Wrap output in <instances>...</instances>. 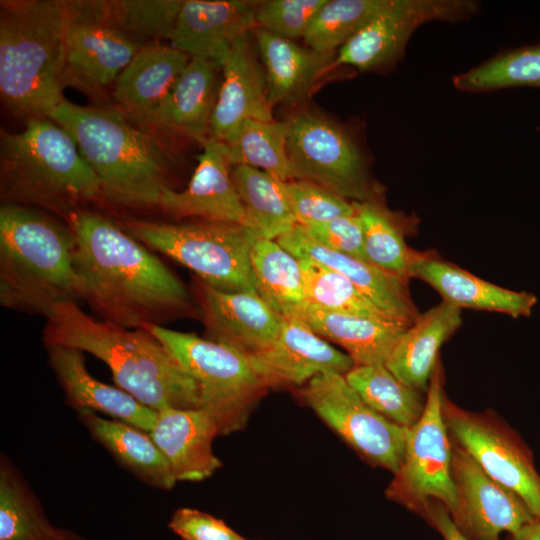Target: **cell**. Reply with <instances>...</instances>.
<instances>
[{
  "mask_svg": "<svg viewBox=\"0 0 540 540\" xmlns=\"http://www.w3.org/2000/svg\"><path fill=\"white\" fill-rule=\"evenodd\" d=\"M64 219L73 236L83 300L102 320L139 329L163 326L190 311L184 283L117 221L87 208Z\"/></svg>",
  "mask_w": 540,
  "mask_h": 540,
  "instance_id": "6da1fadb",
  "label": "cell"
},
{
  "mask_svg": "<svg viewBox=\"0 0 540 540\" xmlns=\"http://www.w3.org/2000/svg\"><path fill=\"white\" fill-rule=\"evenodd\" d=\"M42 340L44 346L71 347L100 359L117 387L153 410L201 406L197 382L144 328L127 329L96 319L77 302L66 301L46 317Z\"/></svg>",
  "mask_w": 540,
  "mask_h": 540,
  "instance_id": "7a4b0ae2",
  "label": "cell"
},
{
  "mask_svg": "<svg viewBox=\"0 0 540 540\" xmlns=\"http://www.w3.org/2000/svg\"><path fill=\"white\" fill-rule=\"evenodd\" d=\"M48 117L75 140L99 180L103 201L133 210L159 208L172 189V158L154 133L116 106H81L65 99Z\"/></svg>",
  "mask_w": 540,
  "mask_h": 540,
  "instance_id": "3957f363",
  "label": "cell"
},
{
  "mask_svg": "<svg viewBox=\"0 0 540 540\" xmlns=\"http://www.w3.org/2000/svg\"><path fill=\"white\" fill-rule=\"evenodd\" d=\"M65 223L36 208L0 207V304L45 318L59 303L83 300Z\"/></svg>",
  "mask_w": 540,
  "mask_h": 540,
  "instance_id": "277c9868",
  "label": "cell"
},
{
  "mask_svg": "<svg viewBox=\"0 0 540 540\" xmlns=\"http://www.w3.org/2000/svg\"><path fill=\"white\" fill-rule=\"evenodd\" d=\"M0 194L4 203L62 215L103 201L99 180L73 137L49 117L0 136Z\"/></svg>",
  "mask_w": 540,
  "mask_h": 540,
  "instance_id": "5b68a950",
  "label": "cell"
},
{
  "mask_svg": "<svg viewBox=\"0 0 540 540\" xmlns=\"http://www.w3.org/2000/svg\"><path fill=\"white\" fill-rule=\"evenodd\" d=\"M63 0L0 1V96L12 113L48 117L64 100Z\"/></svg>",
  "mask_w": 540,
  "mask_h": 540,
  "instance_id": "8992f818",
  "label": "cell"
},
{
  "mask_svg": "<svg viewBox=\"0 0 540 540\" xmlns=\"http://www.w3.org/2000/svg\"><path fill=\"white\" fill-rule=\"evenodd\" d=\"M117 223L149 249L174 259L216 289L257 292L250 262L256 238L244 225L207 220L170 223L135 218Z\"/></svg>",
  "mask_w": 540,
  "mask_h": 540,
  "instance_id": "52a82bcc",
  "label": "cell"
},
{
  "mask_svg": "<svg viewBox=\"0 0 540 540\" xmlns=\"http://www.w3.org/2000/svg\"><path fill=\"white\" fill-rule=\"evenodd\" d=\"M153 334L200 389L201 406L219 435L241 430L268 389L249 357L227 344L164 326L144 327Z\"/></svg>",
  "mask_w": 540,
  "mask_h": 540,
  "instance_id": "ba28073f",
  "label": "cell"
},
{
  "mask_svg": "<svg viewBox=\"0 0 540 540\" xmlns=\"http://www.w3.org/2000/svg\"><path fill=\"white\" fill-rule=\"evenodd\" d=\"M443 374L440 361L431 375L425 408L420 419L407 428L403 461L386 489V497L423 515L430 500L456 506L452 477V441L442 413Z\"/></svg>",
  "mask_w": 540,
  "mask_h": 540,
  "instance_id": "9c48e42d",
  "label": "cell"
},
{
  "mask_svg": "<svg viewBox=\"0 0 540 540\" xmlns=\"http://www.w3.org/2000/svg\"><path fill=\"white\" fill-rule=\"evenodd\" d=\"M286 122V148L297 179L351 201L378 198L365 158L342 126L314 110L299 111Z\"/></svg>",
  "mask_w": 540,
  "mask_h": 540,
  "instance_id": "30bf717a",
  "label": "cell"
},
{
  "mask_svg": "<svg viewBox=\"0 0 540 540\" xmlns=\"http://www.w3.org/2000/svg\"><path fill=\"white\" fill-rule=\"evenodd\" d=\"M63 84L91 96L115 84L141 44L112 19L107 1H65Z\"/></svg>",
  "mask_w": 540,
  "mask_h": 540,
  "instance_id": "8fae6325",
  "label": "cell"
},
{
  "mask_svg": "<svg viewBox=\"0 0 540 540\" xmlns=\"http://www.w3.org/2000/svg\"><path fill=\"white\" fill-rule=\"evenodd\" d=\"M300 399L368 463L391 471L404 456L407 428L369 407L344 375L322 373L298 390Z\"/></svg>",
  "mask_w": 540,
  "mask_h": 540,
  "instance_id": "7c38bea8",
  "label": "cell"
},
{
  "mask_svg": "<svg viewBox=\"0 0 540 540\" xmlns=\"http://www.w3.org/2000/svg\"><path fill=\"white\" fill-rule=\"evenodd\" d=\"M442 413L450 438L490 477L517 493L540 519V475L519 435L495 415L462 409L445 394Z\"/></svg>",
  "mask_w": 540,
  "mask_h": 540,
  "instance_id": "4fadbf2b",
  "label": "cell"
},
{
  "mask_svg": "<svg viewBox=\"0 0 540 540\" xmlns=\"http://www.w3.org/2000/svg\"><path fill=\"white\" fill-rule=\"evenodd\" d=\"M470 0H389L336 53L332 69L349 66L359 71L393 67L421 25L431 21H458L478 11Z\"/></svg>",
  "mask_w": 540,
  "mask_h": 540,
  "instance_id": "5bb4252c",
  "label": "cell"
},
{
  "mask_svg": "<svg viewBox=\"0 0 540 540\" xmlns=\"http://www.w3.org/2000/svg\"><path fill=\"white\" fill-rule=\"evenodd\" d=\"M452 477L457 501L449 512L457 529L468 540H501L511 536L536 516L514 491L490 477L452 439Z\"/></svg>",
  "mask_w": 540,
  "mask_h": 540,
  "instance_id": "9a60e30c",
  "label": "cell"
},
{
  "mask_svg": "<svg viewBox=\"0 0 540 540\" xmlns=\"http://www.w3.org/2000/svg\"><path fill=\"white\" fill-rule=\"evenodd\" d=\"M249 359L267 388L303 386L319 374L345 375L355 366L347 353L334 348L294 315L281 316L274 343Z\"/></svg>",
  "mask_w": 540,
  "mask_h": 540,
  "instance_id": "2e32d148",
  "label": "cell"
},
{
  "mask_svg": "<svg viewBox=\"0 0 540 540\" xmlns=\"http://www.w3.org/2000/svg\"><path fill=\"white\" fill-rule=\"evenodd\" d=\"M197 293L207 339L248 357L265 351L276 340L281 316L257 292H226L198 279Z\"/></svg>",
  "mask_w": 540,
  "mask_h": 540,
  "instance_id": "e0dca14e",
  "label": "cell"
},
{
  "mask_svg": "<svg viewBox=\"0 0 540 540\" xmlns=\"http://www.w3.org/2000/svg\"><path fill=\"white\" fill-rule=\"evenodd\" d=\"M258 1L184 0L170 44L220 68L234 43L255 29Z\"/></svg>",
  "mask_w": 540,
  "mask_h": 540,
  "instance_id": "ac0fdd59",
  "label": "cell"
},
{
  "mask_svg": "<svg viewBox=\"0 0 540 540\" xmlns=\"http://www.w3.org/2000/svg\"><path fill=\"white\" fill-rule=\"evenodd\" d=\"M198 164L183 190L168 189L159 208L176 218L244 225L245 211L231 177V164L223 142L208 138Z\"/></svg>",
  "mask_w": 540,
  "mask_h": 540,
  "instance_id": "d6986e66",
  "label": "cell"
},
{
  "mask_svg": "<svg viewBox=\"0 0 540 540\" xmlns=\"http://www.w3.org/2000/svg\"><path fill=\"white\" fill-rule=\"evenodd\" d=\"M276 241L299 260H310L346 277L364 296L396 321L411 326L418 318L407 283L374 264L331 250L295 225Z\"/></svg>",
  "mask_w": 540,
  "mask_h": 540,
  "instance_id": "ffe728a7",
  "label": "cell"
},
{
  "mask_svg": "<svg viewBox=\"0 0 540 540\" xmlns=\"http://www.w3.org/2000/svg\"><path fill=\"white\" fill-rule=\"evenodd\" d=\"M48 363L62 388L66 403L76 412L91 410L150 432L158 411L142 404L119 387L94 378L83 352L71 347L45 346Z\"/></svg>",
  "mask_w": 540,
  "mask_h": 540,
  "instance_id": "44dd1931",
  "label": "cell"
},
{
  "mask_svg": "<svg viewBox=\"0 0 540 540\" xmlns=\"http://www.w3.org/2000/svg\"><path fill=\"white\" fill-rule=\"evenodd\" d=\"M220 70L212 61L190 58L163 102L136 124L152 133L185 136L203 144L209 138Z\"/></svg>",
  "mask_w": 540,
  "mask_h": 540,
  "instance_id": "7402d4cb",
  "label": "cell"
},
{
  "mask_svg": "<svg viewBox=\"0 0 540 540\" xmlns=\"http://www.w3.org/2000/svg\"><path fill=\"white\" fill-rule=\"evenodd\" d=\"M410 277L426 282L443 301L460 309L492 311L518 318L530 316L537 303L532 293L490 283L431 252H414Z\"/></svg>",
  "mask_w": 540,
  "mask_h": 540,
  "instance_id": "603a6c76",
  "label": "cell"
},
{
  "mask_svg": "<svg viewBox=\"0 0 540 540\" xmlns=\"http://www.w3.org/2000/svg\"><path fill=\"white\" fill-rule=\"evenodd\" d=\"M178 481L198 482L222 466L212 444L218 428L202 409L165 408L149 432Z\"/></svg>",
  "mask_w": 540,
  "mask_h": 540,
  "instance_id": "cb8c5ba5",
  "label": "cell"
},
{
  "mask_svg": "<svg viewBox=\"0 0 540 540\" xmlns=\"http://www.w3.org/2000/svg\"><path fill=\"white\" fill-rule=\"evenodd\" d=\"M247 36L234 43L221 66L222 81L209 131V138L221 142L245 119L273 121L263 68Z\"/></svg>",
  "mask_w": 540,
  "mask_h": 540,
  "instance_id": "d4e9b609",
  "label": "cell"
},
{
  "mask_svg": "<svg viewBox=\"0 0 540 540\" xmlns=\"http://www.w3.org/2000/svg\"><path fill=\"white\" fill-rule=\"evenodd\" d=\"M189 61L171 44H142L114 84L116 107L138 123L163 102Z\"/></svg>",
  "mask_w": 540,
  "mask_h": 540,
  "instance_id": "484cf974",
  "label": "cell"
},
{
  "mask_svg": "<svg viewBox=\"0 0 540 540\" xmlns=\"http://www.w3.org/2000/svg\"><path fill=\"white\" fill-rule=\"evenodd\" d=\"M252 32L272 108L305 101L318 79L332 69L337 52L320 53L258 27Z\"/></svg>",
  "mask_w": 540,
  "mask_h": 540,
  "instance_id": "4316f807",
  "label": "cell"
},
{
  "mask_svg": "<svg viewBox=\"0 0 540 540\" xmlns=\"http://www.w3.org/2000/svg\"><path fill=\"white\" fill-rule=\"evenodd\" d=\"M294 316L301 318L321 338L345 349L355 366L385 365L409 327L393 320L326 310L309 302Z\"/></svg>",
  "mask_w": 540,
  "mask_h": 540,
  "instance_id": "83f0119b",
  "label": "cell"
},
{
  "mask_svg": "<svg viewBox=\"0 0 540 540\" xmlns=\"http://www.w3.org/2000/svg\"><path fill=\"white\" fill-rule=\"evenodd\" d=\"M461 323V309L442 301L405 330L385 366L405 385L427 393L439 350Z\"/></svg>",
  "mask_w": 540,
  "mask_h": 540,
  "instance_id": "f1b7e54d",
  "label": "cell"
},
{
  "mask_svg": "<svg viewBox=\"0 0 540 540\" xmlns=\"http://www.w3.org/2000/svg\"><path fill=\"white\" fill-rule=\"evenodd\" d=\"M77 415L91 437L140 481L161 490L175 486L168 461L148 432L91 410L77 411Z\"/></svg>",
  "mask_w": 540,
  "mask_h": 540,
  "instance_id": "f546056e",
  "label": "cell"
},
{
  "mask_svg": "<svg viewBox=\"0 0 540 540\" xmlns=\"http://www.w3.org/2000/svg\"><path fill=\"white\" fill-rule=\"evenodd\" d=\"M231 177L244 207V226L256 239L276 240L297 225L283 181L246 165L232 166Z\"/></svg>",
  "mask_w": 540,
  "mask_h": 540,
  "instance_id": "4dcf8cb0",
  "label": "cell"
},
{
  "mask_svg": "<svg viewBox=\"0 0 540 540\" xmlns=\"http://www.w3.org/2000/svg\"><path fill=\"white\" fill-rule=\"evenodd\" d=\"M0 540H64L22 472L0 456Z\"/></svg>",
  "mask_w": 540,
  "mask_h": 540,
  "instance_id": "1f68e13d",
  "label": "cell"
},
{
  "mask_svg": "<svg viewBox=\"0 0 540 540\" xmlns=\"http://www.w3.org/2000/svg\"><path fill=\"white\" fill-rule=\"evenodd\" d=\"M250 262L257 293L278 315H294L307 302L300 262L276 240L256 239Z\"/></svg>",
  "mask_w": 540,
  "mask_h": 540,
  "instance_id": "d6a6232c",
  "label": "cell"
},
{
  "mask_svg": "<svg viewBox=\"0 0 540 540\" xmlns=\"http://www.w3.org/2000/svg\"><path fill=\"white\" fill-rule=\"evenodd\" d=\"M286 121L243 120L222 141L231 166L266 171L283 182L297 179L287 153Z\"/></svg>",
  "mask_w": 540,
  "mask_h": 540,
  "instance_id": "836d02e7",
  "label": "cell"
},
{
  "mask_svg": "<svg viewBox=\"0 0 540 540\" xmlns=\"http://www.w3.org/2000/svg\"><path fill=\"white\" fill-rule=\"evenodd\" d=\"M344 376L369 407L396 425L410 428L423 414L426 397L398 380L385 365H356Z\"/></svg>",
  "mask_w": 540,
  "mask_h": 540,
  "instance_id": "e575fe53",
  "label": "cell"
},
{
  "mask_svg": "<svg viewBox=\"0 0 540 540\" xmlns=\"http://www.w3.org/2000/svg\"><path fill=\"white\" fill-rule=\"evenodd\" d=\"M352 203L362 224L367 261L408 284L415 251L404 240L400 220L378 198Z\"/></svg>",
  "mask_w": 540,
  "mask_h": 540,
  "instance_id": "d590c367",
  "label": "cell"
},
{
  "mask_svg": "<svg viewBox=\"0 0 540 540\" xmlns=\"http://www.w3.org/2000/svg\"><path fill=\"white\" fill-rule=\"evenodd\" d=\"M463 92H491L510 87H540V44L502 53L453 78Z\"/></svg>",
  "mask_w": 540,
  "mask_h": 540,
  "instance_id": "8d00e7d4",
  "label": "cell"
},
{
  "mask_svg": "<svg viewBox=\"0 0 540 540\" xmlns=\"http://www.w3.org/2000/svg\"><path fill=\"white\" fill-rule=\"evenodd\" d=\"M389 0H326L315 14L303 40L320 53H336Z\"/></svg>",
  "mask_w": 540,
  "mask_h": 540,
  "instance_id": "74e56055",
  "label": "cell"
},
{
  "mask_svg": "<svg viewBox=\"0 0 540 540\" xmlns=\"http://www.w3.org/2000/svg\"><path fill=\"white\" fill-rule=\"evenodd\" d=\"M299 262L307 302L326 310L396 321L340 273L310 260Z\"/></svg>",
  "mask_w": 540,
  "mask_h": 540,
  "instance_id": "f35d334b",
  "label": "cell"
},
{
  "mask_svg": "<svg viewBox=\"0 0 540 540\" xmlns=\"http://www.w3.org/2000/svg\"><path fill=\"white\" fill-rule=\"evenodd\" d=\"M184 0L107 1L114 22L137 42L171 40ZM141 44V43H140Z\"/></svg>",
  "mask_w": 540,
  "mask_h": 540,
  "instance_id": "ab89813d",
  "label": "cell"
},
{
  "mask_svg": "<svg viewBox=\"0 0 540 540\" xmlns=\"http://www.w3.org/2000/svg\"><path fill=\"white\" fill-rule=\"evenodd\" d=\"M297 224L311 225L355 213L352 201L314 182L295 179L283 182Z\"/></svg>",
  "mask_w": 540,
  "mask_h": 540,
  "instance_id": "60d3db41",
  "label": "cell"
},
{
  "mask_svg": "<svg viewBox=\"0 0 540 540\" xmlns=\"http://www.w3.org/2000/svg\"><path fill=\"white\" fill-rule=\"evenodd\" d=\"M325 1H258L255 14L256 26L290 40L304 38L315 14Z\"/></svg>",
  "mask_w": 540,
  "mask_h": 540,
  "instance_id": "b9f144b4",
  "label": "cell"
},
{
  "mask_svg": "<svg viewBox=\"0 0 540 540\" xmlns=\"http://www.w3.org/2000/svg\"><path fill=\"white\" fill-rule=\"evenodd\" d=\"M301 226L307 234L325 247L367 261L363 228L356 211L354 214L326 222Z\"/></svg>",
  "mask_w": 540,
  "mask_h": 540,
  "instance_id": "7bdbcfd3",
  "label": "cell"
},
{
  "mask_svg": "<svg viewBox=\"0 0 540 540\" xmlns=\"http://www.w3.org/2000/svg\"><path fill=\"white\" fill-rule=\"evenodd\" d=\"M168 528L181 540H246L222 519L190 507L175 510Z\"/></svg>",
  "mask_w": 540,
  "mask_h": 540,
  "instance_id": "ee69618b",
  "label": "cell"
},
{
  "mask_svg": "<svg viewBox=\"0 0 540 540\" xmlns=\"http://www.w3.org/2000/svg\"><path fill=\"white\" fill-rule=\"evenodd\" d=\"M422 517L441 534L444 540H468L457 529L448 509L441 502L430 500Z\"/></svg>",
  "mask_w": 540,
  "mask_h": 540,
  "instance_id": "f6af8a7d",
  "label": "cell"
},
{
  "mask_svg": "<svg viewBox=\"0 0 540 540\" xmlns=\"http://www.w3.org/2000/svg\"><path fill=\"white\" fill-rule=\"evenodd\" d=\"M511 540H540V519L536 518L524 525L516 534L511 536Z\"/></svg>",
  "mask_w": 540,
  "mask_h": 540,
  "instance_id": "bcb514c9",
  "label": "cell"
},
{
  "mask_svg": "<svg viewBox=\"0 0 540 540\" xmlns=\"http://www.w3.org/2000/svg\"><path fill=\"white\" fill-rule=\"evenodd\" d=\"M64 540H86L80 534L64 528Z\"/></svg>",
  "mask_w": 540,
  "mask_h": 540,
  "instance_id": "7dc6e473",
  "label": "cell"
},
{
  "mask_svg": "<svg viewBox=\"0 0 540 540\" xmlns=\"http://www.w3.org/2000/svg\"><path fill=\"white\" fill-rule=\"evenodd\" d=\"M246 540H248V539H246Z\"/></svg>",
  "mask_w": 540,
  "mask_h": 540,
  "instance_id": "c3c4849f",
  "label": "cell"
}]
</instances>
